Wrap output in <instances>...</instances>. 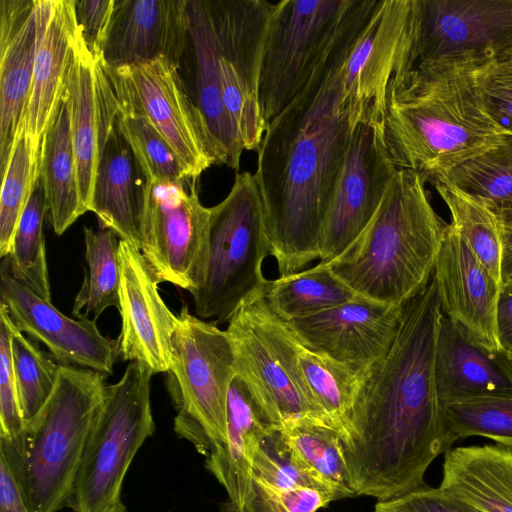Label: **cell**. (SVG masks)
Segmentation results:
<instances>
[{"instance_id": "cell-23", "label": "cell", "mask_w": 512, "mask_h": 512, "mask_svg": "<svg viewBox=\"0 0 512 512\" xmlns=\"http://www.w3.org/2000/svg\"><path fill=\"white\" fill-rule=\"evenodd\" d=\"M435 382L442 406L476 398L512 395V357L477 341L443 315L435 350Z\"/></svg>"}, {"instance_id": "cell-46", "label": "cell", "mask_w": 512, "mask_h": 512, "mask_svg": "<svg viewBox=\"0 0 512 512\" xmlns=\"http://www.w3.org/2000/svg\"><path fill=\"white\" fill-rule=\"evenodd\" d=\"M115 0H74L76 23L82 40L98 62L107 38Z\"/></svg>"}, {"instance_id": "cell-29", "label": "cell", "mask_w": 512, "mask_h": 512, "mask_svg": "<svg viewBox=\"0 0 512 512\" xmlns=\"http://www.w3.org/2000/svg\"><path fill=\"white\" fill-rule=\"evenodd\" d=\"M277 430L293 464L317 489L333 500L355 496L336 428L323 420L303 417L289 420Z\"/></svg>"}, {"instance_id": "cell-41", "label": "cell", "mask_w": 512, "mask_h": 512, "mask_svg": "<svg viewBox=\"0 0 512 512\" xmlns=\"http://www.w3.org/2000/svg\"><path fill=\"white\" fill-rule=\"evenodd\" d=\"M25 427L13 373L9 317L0 305V446L19 450Z\"/></svg>"}, {"instance_id": "cell-31", "label": "cell", "mask_w": 512, "mask_h": 512, "mask_svg": "<svg viewBox=\"0 0 512 512\" xmlns=\"http://www.w3.org/2000/svg\"><path fill=\"white\" fill-rule=\"evenodd\" d=\"M432 184L454 188L475 199L499 228H512V135L439 176Z\"/></svg>"}, {"instance_id": "cell-32", "label": "cell", "mask_w": 512, "mask_h": 512, "mask_svg": "<svg viewBox=\"0 0 512 512\" xmlns=\"http://www.w3.org/2000/svg\"><path fill=\"white\" fill-rule=\"evenodd\" d=\"M356 297L330 268L316 266L268 280L264 299L282 320L307 317L344 304Z\"/></svg>"}, {"instance_id": "cell-13", "label": "cell", "mask_w": 512, "mask_h": 512, "mask_svg": "<svg viewBox=\"0 0 512 512\" xmlns=\"http://www.w3.org/2000/svg\"><path fill=\"white\" fill-rule=\"evenodd\" d=\"M512 51V0H412L408 71L422 63L485 64Z\"/></svg>"}, {"instance_id": "cell-38", "label": "cell", "mask_w": 512, "mask_h": 512, "mask_svg": "<svg viewBox=\"0 0 512 512\" xmlns=\"http://www.w3.org/2000/svg\"><path fill=\"white\" fill-rule=\"evenodd\" d=\"M451 213V224L487 270L501 283V237L494 216L470 196L446 185L434 184Z\"/></svg>"}, {"instance_id": "cell-51", "label": "cell", "mask_w": 512, "mask_h": 512, "mask_svg": "<svg viewBox=\"0 0 512 512\" xmlns=\"http://www.w3.org/2000/svg\"><path fill=\"white\" fill-rule=\"evenodd\" d=\"M501 60H507V61L512 62V51H511V52H510L506 57H504V58H503V59H501Z\"/></svg>"}, {"instance_id": "cell-15", "label": "cell", "mask_w": 512, "mask_h": 512, "mask_svg": "<svg viewBox=\"0 0 512 512\" xmlns=\"http://www.w3.org/2000/svg\"><path fill=\"white\" fill-rule=\"evenodd\" d=\"M384 140V125L368 120L355 128L320 236V261L349 247L377 212L397 172Z\"/></svg>"}, {"instance_id": "cell-30", "label": "cell", "mask_w": 512, "mask_h": 512, "mask_svg": "<svg viewBox=\"0 0 512 512\" xmlns=\"http://www.w3.org/2000/svg\"><path fill=\"white\" fill-rule=\"evenodd\" d=\"M40 177L45 189L50 222L54 232L61 235L85 213L78 189L69 108L63 95L42 140Z\"/></svg>"}, {"instance_id": "cell-26", "label": "cell", "mask_w": 512, "mask_h": 512, "mask_svg": "<svg viewBox=\"0 0 512 512\" xmlns=\"http://www.w3.org/2000/svg\"><path fill=\"white\" fill-rule=\"evenodd\" d=\"M272 429L246 383L236 375L227 400V439L205 457L206 469L227 494L222 512L244 511L252 492L255 453Z\"/></svg>"}, {"instance_id": "cell-28", "label": "cell", "mask_w": 512, "mask_h": 512, "mask_svg": "<svg viewBox=\"0 0 512 512\" xmlns=\"http://www.w3.org/2000/svg\"><path fill=\"white\" fill-rule=\"evenodd\" d=\"M63 98L69 108L80 200L87 212L91 209L98 165L99 107L96 61L87 50L79 29L65 80Z\"/></svg>"}, {"instance_id": "cell-40", "label": "cell", "mask_w": 512, "mask_h": 512, "mask_svg": "<svg viewBox=\"0 0 512 512\" xmlns=\"http://www.w3.org/2000/svg\"><path fill=\"white\" fill-rule=\"evenodd\" d=\"M99 85L114 110L120 131L129 142L148 181L193 179L176 152L154 125L144 116L118 110L100 83Z\"/></svg>"}, {"instance_id": "cell-8", "label": "cell", "mask_w": 512, "mask_h": 512, "mask_svg": "<svg viewBox=\"0 0 512 512\" xmlns=\"http://www.w3.org/2000/svg\"><path fill=\"white\" fill-rule=\"evenodd\" d=\"M153 374L147 365L132 361L118 382L106 386L69 502L74 512H102L121 502L128 468L155 431Z\"/></svg>"}, {"instance_id": "cell-4", "label": "cell", "mask_w": 512, "mask_h": 512, "mask_svg": "<svg viewBox=\"0 0 512 512\" xmlns=\"http://www.w3.org/2000/svg\"><path fill=\"white\" fill-rule=\"evenodd\" d=\"M425 183L418 172L398 169L366 228L324 263L356 296L400 307L429 284L448 223Z\"/></svg>"}, {"instance_id": "cell-47", "label": "cell", "mask_w": 512, "mask_h": 512, "mask_svg": "<svg viewBox=\"0 0 512 512\" xmlns=\"http://www.w3.org/2000/svg\"><path fill=\"white\" fill-rule=\"evenodd\" d=\"M0 512H30L21 486L2 454H0Z\"/></svg>"}, {"instance_id": "cell-49", "label": "cell", "mask_w": 512, "mask_h": 512, "mask_svg": "<svg viewBox=\"0 0 512 512\" xmlns=\"http://www.w3.org/2000/svg\"><path fill=\"white\" fill-rule=\"evenodd\" d=\"M501 237V284L512 283V228L500 229Z\"/></svg>"}, {"instance_id": "cell-43", "label": "cell", "mask_w": 512, "mask_h": 512, "mask_svg": "<svg viewBox=\"0 0 512 512\" xmlns=\"http://www.w3.org/2000/svg\"><path fill=\"white\" fill-rule=\"evenodd\" d=\"M252 492L243 512H316L333 498L310 486L279 489L252 480Z\"/></svg>"}, {"instance_id": "cell-27", "label": "cell", "mask_w": 512, "mask_h": 512, "mask_svg": "<svg viewBox=\"0 0 512 512\" xmlns=\"http://www.w3.org/2000/svg\"><path fill=\"white\" fill-rule=\"evenodd\" d=\"M439 487L482 512H512V450L499 444L451 448Z\"/></svg>"}, {"instance_id": "cell-7", "label": "cell", "mask_w": 512, "mask_h": 512, "mask_svg": "<svg viewBox=\"0 0 512 512\" xmlns=\"http://www.w3.org/2000/svg\"><path fill=\"white\" fill-rule=\"evenodd\" d=\"M171 340L166 387L176 410L174 431L207 457L227 439V400L236 376L229 335L183 305Z\"/></svg>"}, {"instance_id": "cell-16", "label": "cell", "mask_w": 512, "mask_h": 512, "mask_svg": "<svg viewBox=\"0 0 512 512\" xmlns=\"http://www.w3.org/2000/svg\"><path fill=\"white\" fill-rule=\"evenodd\" d=\"M0 296L12 324L43 343L60 365L91 369L106 377L113 374L120 356L118 340L102 335L95 320L62 314L14 277L7 257L0 266Z\"/></svg>"}, {"instance_id": "cell-24", "label": "cell", "mask_w": 512, "mask_h": 512, "mask_svg": "<svg viewBox=\"0 0 512 512\" xmlns=\"http://www.w3.org/2000/svg\"><path fill=\"white\" fill-rule=\"evenodd\" d=\"M38 41V0H0L1 176L22 130Z\"/></svg>"}, {"instance_id": "cell-9", "label": "cell", "mask_w": 512, "mask_h": 512, "mask_svg": "<svg viewBox=\"0 0 512 512\" xmlns=\"http://www.w3.org/2000/svg\"><path fill=\"white\" fill-rule=\"evenodd\" d=\"M226 332L235 354L236 375L246 383L274 429L303 417L329 424L302 376L300 344L287 323L270 309L264 293L239 306L228 320Z\"/></svg>"}, {"instance_id": "cell-22", "label": "cell", "mask_w": 512, "mask_h": 512, "mask_svg": "<svg viewBox=\"0 0 512 512\" xmlns=\"http://www.w3.org/2000/svg\"><path fill=\"white\" fill-rule=\"evenodd\" d=\"M187 36V0H115L101 60L118 68L165 57L178 66Z\"/></svg>"}, {"instance_id": "cell-36", "label": "cell", "mask_w": 512, "mask_h": 512, "mask_svg": "<svg viewBox=\"0 0 512 512\" xmlns=\"http://www.w3.org/2000/svg\"><path fill=\"white\" fill-rule=\"evenodd\" d=\"M442 414L447 451L470 436L486 437L512 450V395L445 405Z\"/></svg>"}, {"instance_id": "cell-3", "label": "cell", "mask_w": 512, "mask_h": 512, "mask_svg": "<svg viewBox=\"0 0 512 512\" xmlns=\"http://www.w3.org/2000/svg\"><path fill=\"white\" fill-rule=\"evenodd\" d=\"M480 65L438 61L392 76L383 125L397 169L416 171L432 183L508 135L486 108L477 79Z\"/></svg>"}, {"instance_id": "cell-44", "label": "cell", "mask_w": 512, "mask_h": 512, "mask_svg": "<svg viewBox=\"0 0 512 512\" xmlns=\"http://www.w3.org/2000/svg\"><path fill=\"white\" fill-rule=\"evenodd\" d=\"M486 108L494 121L512 135V62L494 60L477 69Z\"/></svg>"}, {"instance_id": "cell-19", "label": "cell", "mask_w": 512, "mask_h": 512, "mask_svg": "<svg viewBox=\"0 0 512 512\" xmlns=\"http://www.w3.org/2000/svg\"><path fill=\"white\" fill-rule=\"evenodd\" d=\"M119 260V354L124 361H137L154 373H165L178 316L162 300L160 282L138 248L119 240Z\"/></svg>"}, {"instance_id": "cell-33", "label": "cell", "mask_w": 512, "mask_h": 512, "mask_svg": "<svg viewBox=\"0 0 512 512\" xmlns=\"http://www.w3.org/2000/svg\"><path fill=\"white\" fill-rule=\"evenodd\" d=\"M110 229L84 228L87 268L72 314L76 319L97 320L108 307L119 309V241Z\"/></svg>"}, {"instance_id": "cell-35", "label": "cell", "mask_w": 512, "mask_h": 512, "mask_svg": "<svg viewBox=\"0 0 512 512\" xmlns=\"http://www.w3.org/2000/svg\"><path fill=\"white\" fill-rule=\"evenodd\" d=\"M298 362L315 404L329 424L340 432L351 409L361 375L301 345Z\"/></svg>"}, {"instance_id": "cell-11", "label": "cell", "mask_w": 512, "mask_h": 512, "mask_svg": "<svg viewBox=\"0 0 512 512\" xmlns=\"http://www.w3.org/2000/svg\"><path fill=\"white\" fill-rule=\"evenodd\" d=\"M351 4L352 0L274 3L259 78V105L266 127L305 87Z\"/></svg>"}, {"instance_id": "cell-12", "label": "cell", "mask_w": 512, "mask_h": 512, "mask_svg": "<svg viewBox=\"0 0 512 512\" xmlns=\"http://www.w3.org/2000/svg\"><path fill=\"white\" fill-rule=\"evenodd\" d=\"M194 183L148 181L140 249L159 282L190 293L205 281L209 252L210 208Z\"/></svg>"}, {"instance_id": "cell-10", "label": "cell", "mask_w": 512, "mask_h": 512, "mask_svg": "<svg viewBox=\"0 0 512 512\" xmlns=\"http://www.w3.org/2000/svg\"><path fill=\"white\" fill-rule=\"evenodd\" d=\"M96 74L114 106L146 117L193 179L216 164L207 126L175 63L165 57L118 68L96 62Z\"/></svg>"}, {"instance_id": "cell-20", "label": "cell", "mask_w": 512, "mask_h": 512, "mask_svg": "<svg viewBox=\"0 0 512 512\" xmlns=\"http://www.w3.org/2000/svg\"><path fill=\"white\" fill-rule=\"evenodd\" d=\"M178 70L207 126L216 165L238 171L244 147L223 101L219 50L208 0H187V36Z\"/></svg>"}, {"instance_id": "cell-50", "label": "cell", "mask_w": 512, "mask_h": 512, "mask_svg": "<svg viewBox=\"0 0 512 512\" xmlns=\"http://www.w3.org/2000/svg\"><path fill=\"white\" fill-rule=\"evenodd\" d=\"M102 512H129L127 510V508L122 504V502H120L119 504L105 510V511H102Z\"/></svg>"}, {"instance_id": "cell-42", "label": "cell", "mask_w": 512, "mask_h": 512, "mask_svg": "<svg viewBox=\"0 0 512 512\" xmlns=\"http://www.w3.org/2000/svg\"><path fill=\"white\" fill-rule=\"evenodd\" d=\"M252 480L279 489L300 486L316 488L291 461L277 429H272L266 435L255 453Z\"/></svg>"}, {"instance_id": "cell-48", "label": "cell", "mask_w": 512, "mask_h": 512, "mask_svg": "<svg viewBox=\"0 0 512 512\" xmlns=\"http://www.w3.org/2000/svg\"><path fill=\"white\" fill-rule=\"evenodd\" d=\"M496 332L500 348L512 357V283L501 284L500 287Z\"/></svg>"}, {"instance_id": "cell-25", "label": "cell", "mask_w": 512, "mask_h": 512, "mask_svg": "<svg viewBox=\"0 0 512 512\" xmlns=\"http://www.w3.org/2000/svg\"><path fill=\"white\" fill-rule=\"evenodd\" d=\"M38 14L39 41L22 130L41 149L62 100L78 27L74 0H38Z\"/></svg>"}, {"instance_id": "cell-14", "label": "cell", "mask_w": 512, "mask_h": 512, "mask_svg": "<svg viewBox=\"0 0 512 512\" xmlns=\"http://www.w3.org/2000/svg\"><path fill=\"white\" fill-rule=\"evenodd\" d=\"M216 35L226 111L244 150L258 151L266 130L259 105L264 41L274 3L208 0Z\"/></svg>"}, {"instance_id": "cell-21", "label": "cell", "mask_w": 512, "mask_h": 512, "mask_svg": "<svg viewBox=\"0 0 512 512\" xmlns=\"http://www.w3.org/2000/svg\"><path fill=\"white\" fill-rule=\"evenodd\" d=\"M434 277L443 315L463 325L485 346L500 348L496 310L501 283L451 223L436 259Z\"/></svg>"}, {"instance_id": "cell-45", "label": "cell", "mask_w": 512, "mask_h": 512, "mask_svg": "<svg viewBox=\"0 0 512 512\" xmlns=\"http://www.w3.org/2000/svg\"><path fill=\"white\" fill-rule=\"evenodd\" d=\"M374 512H482L440 487L424 486L400 497L378 501Z\"/></svg>"}, {"instance_id": "cell-34", "label": "cell", "mask_w": 512, "mask_h": 512, "mask_svg": "<svg viewBox=\"0 0 512 512\" xmlns=\"http://www.w3.org/2000/svg\"><path fill=\"white\" fill-rule=\"evenodd\" d=\"M48 205L42 179L37 177L16 227L7 256L16 279L45 300H51L43 222Z\"/></svg>"}, {"instance_id": "cell-5", "label": "cell", "mask_w": 512, "mask_h": 512, "mask_svg": "<svg viewBox=\"0 0 512 512\" xmlns=\"http://www.w3.org/2000/svg\"><path fill=\"white\" fill-rule=\"evenodd\" d=\"M105 378L91 369L60 365L55 389L26 423L20 449L0 447L30 512H57L69 506L104 400Z\"/></svg>"}, {"instance_id": "cell-18", "label": "cell", "mask_w": 512, "mask_h": 512, "mask_svg": "<svg viewBox=\"0 0 512 512\" xmlns=\"http://www.w3.org/2000/svg\"><path fill=\"white\" fill-rule=\"evenodd\" d=\"M99 107V156L90 211L101 229L141 249L148 179L96 76Z\"/></svg>"}, {"instance_id": "cell-37", "label": "cell", "mask_w": 512, "mask_h": 512, "mask_svg": "<svg viewBox=\"0 0 512 512\" xmlns=\"http://www.w3.org/2000/svg\"><path fill=\"white\" fill-rule=\"evenodd\" d=\"M41 149L21 131L1 176L0 256L9 255L13 236L40 173Z\"/></svg>"}, {"instance_id": "cell-6", "label": "cell", "mask_w": 512, "mask_h": 512, "mask_svg": "<svg viewBox=\"0 0 512 512\" xmlns=\"http://www.w3.org/2000/svg\"><path fill=\"white\" fill-rule=\"evenodd\" d=\"M270 255L265 212L254 174L236 175L229 194L210 208L205 281L191 292L200 319L228 321L245 301L264 293Z\"/></svg>"}, {"instance_id": "cell-39", "label": "cell", "mask_w": 512, "mask_h": 512, "mask_svg": "<svg viewBox=\"0 0 512 512\" xmlns=\"http://www.w3.org/2000/svg\"><path fill=\"white\" fill-rule=\"evenodd\" d=\"M9 317V316H8ZM11 354L21 412L30 421L53 393L60 364L19 331L11 322Z\"/></svg>"}, {"instance_id": "cell-2", "label": "cell", "mask_w": 512, "mask_h": 512, "mask_svg": "<svg viewBox=\"0 0 512 512\" xmlns=\"http://www.w3.org/2000/svg\"><path fill=\"white\" fill-rule=\"evenodd\" d=\"M362 118L338 106L315 71L297 97L268 123L254 173L270 255L280 276L320 257L324 218Z\"/></svg>"}, {"instance_id": "cell-17", "label": "cell", "mask_w": 512, "mask_h": 512, "mask_svg": "<svg viewBox=\"0 0 512 512\" xmlns=\"http://www.w3.org/2000/svg\"><path fill=\"white\" fill-rule=\"evenodd\" d=\"M402 309L356 296L331 309L285 322L302 347L362 375L391 349Z\"/></svg>"}, {"instance_id": "cell-1", "label": "cell", "mask_w": 512, "mask_h": 512, "mask_svg": "<svg viewBox=\"0 0 512 512\" xmlns=\"http://www.w3.org/2000/svg\"><path fill=\"white\" fill-rule=\"evenodd\" d=\"M441 317L433 274L403 305L387 355L361 375L339 432L355 496L384 501L422 488L429 465L447 451L435 382Z\"/></svg>"}]
</instances>
